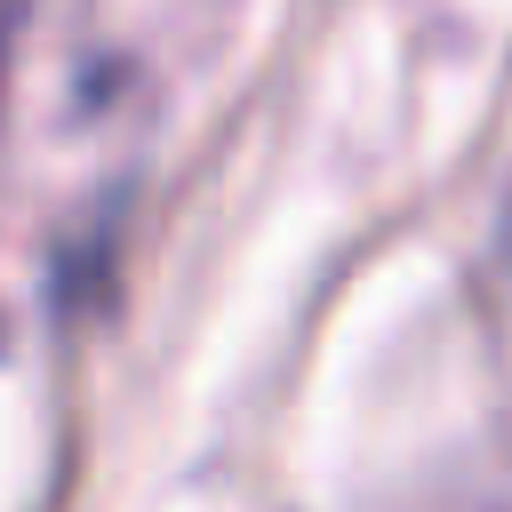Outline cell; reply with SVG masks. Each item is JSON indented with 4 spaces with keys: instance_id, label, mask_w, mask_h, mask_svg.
Wrapping results in <instances>:
<instances>
[{
    "instance_id": "6da1fadb",
    "label": "cell",
    "mask_w": 512,
    "mask_h": 512,
    "mask_svg": "<svg viewBox=\"0 0 512 512\" xmlns=\"http://www.w3.org/2000/svg\"><path fill=\"white\" fill-rule=\"evenodd\" d=\"M496 288H504V304H512V208H504V232H496Z\"/></svg>"
}]
</instances>
